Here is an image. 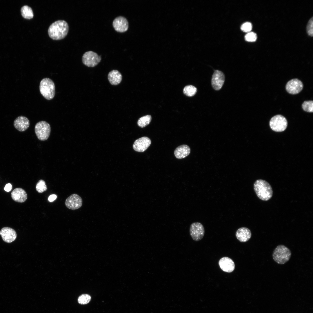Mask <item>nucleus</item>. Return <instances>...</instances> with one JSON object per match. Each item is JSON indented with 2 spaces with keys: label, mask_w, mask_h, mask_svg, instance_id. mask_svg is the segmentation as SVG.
Here are the masks:
<instances>
[{
  "label": "nucleus",
  "mask_w": 313,
  "mask_h": 313,
  "mask_svg": "<svg viewBox=\"0 0 313 313\" xmlns=\"http://www.w3.org/2000/svg\"><path fill=\"white\" fill-rule=\"evenodd\" d=\"M36 189L39 193L46 191L47 188L45 181L42 179L39 180L36 185Z\"/></svg>",
  "instance_id": "obj_24"
},
{
  "label": "nucleus",
  "mask_w": 313,
  "mask_h": 313,
  "mask_svg": "<svg viewBox=\"0 0 313 313\" xmlns=\"http://www.w3.org/2000/svg\"><path fill=\"white\" fill-rule=\"evenodd\" d=\"M190 232L193 239L195 241H198L201 240L204 236V228L201 223L194 222L190 226Z\"/></svg>",
  "instance_id": "obj_8"
},
{
  "label": "nucleus",
  "mask_w": 313,
  "mask_h": 313,
  "mask_svg": "<svg viewBox=\"0 0 313 313\" xmlns=\"http://www.w3.org/2000/svg\"><path fill=\"white\" fill-rule=\"evenodd\" d=\"M39 90L41 95L46 99H52L55 94V85L54 82L49 78L43 79L40 83Z\"/></svg>",
  "instance_id": "obj_3"
},
{
  "label": "nucleus",
  "mask_w": 313,
  "mask_h": 313,
  "mask_svg": "<svg viewBox=\"0 0 313 313\" xmlns=\"http://www.w3.org/2000/svg\"><path fill=\"white\" fill-rule=\"evenodd\" d=\"M14 126L19 131L23 132L29 127L30 121L26 117L20 116L17 117L14 120Z\"/></svg>",
  "instance_id": "obj_15"
},
{
  "label": "nucleus",
  "mask_w": 313,
  "mask_h": 313,
  "mask_svg": "<svg viewBox=\"0 0 313 313\" xmlns=\"http://www.w3.org/2000/svg\"><path fill=\"white\" fill-rule=\"evenodd\" d=\"M254 191L259 198L264 201L270 199L273 195V190L270 184L262 179L256 180L254 184Z\"/></svg>",
  "instance_id": "obj_2"
},
{
  "label": "nucleus",
  "mask_w": 313,
  "mask_h": 313,
  "mask_svg": "<svg viewBox=\"0 0 313 313\" xmlns=\"http://www.w3.org/2000/svg\"><path fill=\"white\" fill-rule=\"evenodd\" d=\"M302 106L303 110L307 112H313V101L312 100L305 101L302 103Z\"/></svg>",
  "instance_id": "obj_25"
},
{
  "label": "nucleus",
  "mask_w": 313,
  "mask_h": 313,
  "mask_svg": "<svg viewBox=\"0 0 313 313\" xmlns=\"http://www.w3.org/2000/svg\"><path fill=\"white\" fill-rule=\"evenodd\" d=\"M252 25L249 22H246L243 23L241 27L242 30L245 32H249L252 30Z\"/></svg>",
  "instance_id": "obj_29"
},
{
  "label": "nucleus",
  "mask_w": 313,
  "mask_h": 313,
  "mask_svg": "<svg viewBox=\"0 0 313 313\" xmlns=\"http://www.w3.org/2000/svg\"><path fill=\"white\" fill-rule=\"evenodd\" d=\"M12 189V185L10 183H8L6 185L4 188V190L7 192L10 191Z\"/></svg>",
  "instance_id": "obj_30"
},
{
  "label": "nucleus",
  "mask_w": 313,
  "mask_h": 313,
  "mask_svg": "<svg viewBox=\"0 0 313 313\" xmlns=\"http://www.w3.org/2000/svg\"><path fill=\"white\" fill-rule=\"evenodd\" d=\"M197 89L195 86L189 85L185 86L183 90L184 94L188 97L194 96L197 92Z\"/></svg>",
  "instance_id": "obj_23"
},
{
  "label": "nucleus",
  "mask_w": 313,
  "mask_h": 313,
  "mask_svg": "<svg viewBox=\"0 0 313 313\" xmlns=\"http://www.w3.org/2000/svg\"><path fill=\"white\" fill-rule=\"evenodd\" d=\"M0 234L3 241L7 243H11L14 241L17 236L16 231L8 227L2 228L0 231Z\"/></svg>",
  "instance_id": "obj_14"
},
{
  "label": "nucleus",
  "mask_w": 313,
  "mask_h": 313,
  "mask_svg": "<svg viewBox=\"0 0 313 313\" xmlns=\"http://www.w3.org/2000/svg\"><path fill=\"white\" fill-rule=\"evenodd\" d=\"M219 264L221 269L227 272H231L235 268L234 261L228 257H224L221 258L219 262Z\"/></svg>",
  "instance_id": "obj_16"
},
{
  "label": "nucleus",
  "mask_w": 313,
  "mask_h": 313,
  "mask_svg": "<svg viewBox=\"0 0 313 313\" xmlns=\"http://www.w3.org/2000/svg\"><path fill=\"white\" fill-rule=\"evenodd\" d=\"M190 149L186 145H183L177 147L174 151L175 156L177 159H180L185 158L190 154Z\"/></svg>",
  "instance_id": "obj_19"
},
{
  "label": "nucleus",
  "mask_w": 313,
  "mask_h": 313,
  "mask_svg": "<svg viewBox=\"0 0 313 313\" xmlns=\"http://www.w3.org/2000/svg\"><path fill=\"white\" fill-rule=\"evenodd\" d=\"M312 17L309 20L307 26V32L308 34L312 37L313 35V21Z\"/></svg>",
  "instance_id": "obj_28"
},
{
  "label": "nucleus",
  "mask_w": 313,
  "mask_h": 313,
  "mask_svg": "<svg viewBox=\"0 0 313 313\" xmlns=\"http://www.w3.org/2000/svg\"><path fill=\"white\" fill-rule=\"evenodd\" d=\"M57 198V196L55 194H52L49 196L48 198V200L50 202H52L55 200Z\"/></svg>",
  "instance_id": "obj_31"
},
{
  "label": "nucleus",
  "mask_w": 313,
  "mask_h": 313,
  "mask_svg": "<svg viewBox=\"0 0 313 313\" xmlns=\"http://www.w3.org/2000/svg\"><path fill=\"white\" fill-rule=\"evenodd\" d=\"M225 80V77L224 73L219 70H215L211 80L212 87L216 90H220L223 86Z\"/></svg>",
  "instance_id": "obj_11"
},
{
  "label": "nucleus",
  "mask_w": 313,
  "mask_h": 313,
  "mask_svg": "<svg viewBox=\"0 0 313 313\" xmlns=\"http://www.w3.org/2000/svg\"><path fill=\"white\" fill-rule=\"evenodd\" d=\"M69 30L68 23L63 20H59L53 23L49 27L48 33L49 37L54 40L64 38Z\"/></svg>",
  "instance_id": "obj_1"
},
{
  "label": "nucleus",
  "mask_w": 313,
  "mask_h": 313,
  "mask_svg": "<svg viewBox=\"0 0 313 313\" xmlns=\"http://www.w3.org/2000/svg\"><path fill=\"white\" fill-rule=\"evenodd\" d=\"M152 119L151 115H147L139 118L137 121L138 125L141 128H144L149 124Z\"/></svg>",
  "instance_id": "obj_22"
},
{
  "label": "nucleus",
  "mask_w": 313,
  "mask_h": 313,
  "mask_svg": "<svg viewBox=\"0 0 313 313\" xmlns=\"http://www.w3.org/2000/svg\"><path fill=\"white\" fill-rule=\"evenodd\" d=\"M21 15L24 18L30 19L34 17V14L32 8L27 5L22 6L21 9Z\"/></svg>",
  "instance_id": "obj_21"
},
{
  "label": "nucleus",
  "mask_w": 313,
  "mask_h": 313,
  "mask_svg": "<svg viewBox=\"0 0 313 313\" xmlns=\"http://www.w3.org/2000/svg\"><path fill=\"white\" fill-rule=\"evenodd\" d=\"M291 256V252L290 250L282 245L277 246L274 250L272 254V257L274 261L280 264H283L287 262L290 260Z\"/></svg>",
  "instance_id": "obj_4"
},
{
  "label": "nucleus",
  "mask_w": 313,
  "mask_h": 313,
  "mask_svg": "<svg viewBox=\"0 0 313 313\" xmlns=\"http://www.w3.org/2000/svg\"><path fill=\"white\" fill-rule=\"evenodd\" d=\"M108 79L110 83L116 85L119 84L122 80V75L119 71L117 70L110 71L108 75Z\"/></svg>",
  "instance_id": "obj_20"
},
{
  "label": "nucleus",
  "mask_w": 313,
  "mask_h": 313,
  "mask_svg": "<svg viewBox=\"0 0 313 313\" xmlns=\"http://www.w3.org/2000/svg\"><path fill=\"white\" fill-rule=\"evenodd\" d=\"M287 125V122L283 116L278 114L271 118L270 121V125L271 128L276 132H281L286 129Z\"/></svg>",
  "instance_id": "obj_6"
},
{
  "label": "nucleus",
  "mask_w": 313,
  "mask_h": 313,
  "mask_svg": "<svg viewBox=\"0 0 313 313\" xmlns=\"http://www.w3.org/2000/svg\"><path fill=\"white\" fill-rule=\"evenodd\" d=\"M245 40L248 41H254L257 39V35L254 32H249L245 35Z\"/></svg>",
  "instance_id": "obj_27"
},
{
  "label": "nucleus",
  "mask_w": 313,
  "mask_h": 313,
  "mask_svg": "<svg viewBox=\"0 0 313 313\" xmlns=\"http://www.w3.org/2000/svg\"><path fill=\"white\" fill-rule=\"evenodd\" d=\"M35 134L38 139L42 141L47 140L50 135L51 128L49 124L45 121L37 122L34 128Z\"/></svg>",
  "instance_id": "obj_5"
},
{
  "label": "nucleus",
  "mask_w": 313,
  "mask_h": 313,
  "mask_svg": "<svg viewBox=\"0 0 313 313\" xmlns=\"http://www.w3.org/2000/svg\"><path fill=\"white\" fill-rule=\"evenodd\" d=\"M303 88L302 82L297 79H293L289 81L285 87L287 92L292 94L299 93L302 90Z\"/></svg>",
  "instance_id": "obj_10"
},
{
  "label": "nucleus",
  "mask_w": 313,
  "mask_h": 313,
  "mask_svg": "<svg viewBox=\"0 0 313 313\" xmlns=\"http://www.w3.org/2000/svg\"><path fill=\"white\" fill-rule=\"evenodd\" d=\"M91 299V297L89 295L84 294L81 295L79 297L78 301L80 304L85 305L88 303Z\"/></svg>",
  "instance_id": "obj_26"
},
{
  "label": "nucleus",
  "mask_w": 313,
  "mask_h": 313,
  "mask_svg": "<svg viewBox=\"0 0 313 313\" xmlns=\"http://www.w3.org/2000/svg\"><path fill=\"white\" fill-rule=\"evenodd\" d=\"M112 25L115 30L120 32L126 31L129 27L128 20L122 16H119L115 18L113 21Z\"/></svg>",
  "instance_id": "obj_12"
},
{
  "label": "nucleus",
  "mask_w": 313,
  "mask_h": 313,
  "mask_svg": "<svg viewBox=\"0 0 313 313\" xmlns=\"http://www.w3.org/2000/svg\"><path fill=\"white\" fill-rule=\"evenodd\" d=\"M251 235L252 234L250 230L245 227L239 228L236 233L237 239L242 242L248 241L250 239Z\"/></svg>",
  "instance_id": "obj_18"
},
{
  "label": "nucleus",
  "mask_w": 313,
  "mask_h": 313,
  "mask_svg": "<svg viewBox=\"0 0 313 313\" xmlns=\"http://www.w3.org/2000/svg\"><path fill=\"white\" fill-rule=\"evenodd\" d=\"M11 196L12 199L18 203H23L27 198V194L25 191L21 188H17L14 189L11 193Z\"/></svg>",
  "instance_id": "obj_17"
},
{
  "label": "nucleus",
  "mask_w": 313,
  "mask_h": 313,
  "mask_svg": "<svg viewBox=\"0 0 313 313\" xmlns=\"http://www.w3.org/2000/svg\"><path fill=\"white\" fill-rule=\"evenodd\" d=\"M151 143V140L148 137H143L135 141L133 144V148L136 151L143 152L149 147Z\"/></svg>",
  "instance_id": "obj_13"
},
{
  "label": "nucleus",
  "mask_w": 313,
  "mask_h": 313,
  "mask_svg": "<svg viewBox=\"0 0 313 313\" xmlns=\"http://www.w3.org/2000/svg\"><path fill=\"white\" fill-rule=\"evenodd\" d=\"M83 201L81 197L78 194H71L66 199L65 204L68 209L75 210L80 208L82 205Z\"/></svg>",
  "instance_id": "obj_9"
},
{
  "label": "nucleus",
  "mask_w": 313,
  "mask_h": 313,
  "mask_svg": "<svg viewBox=\"0 0 313 313\" xmlns=\"http://www.w3.org/2000/svg\"><path fill=\"white\" fill-rule=\"evenodd\" d=\"M101 56L93 51H89L86 52L82 57L83 63L89 67H94L101 61Z\"/></svg>",
  "instance_id": "obj_7"
}]
</instances>
